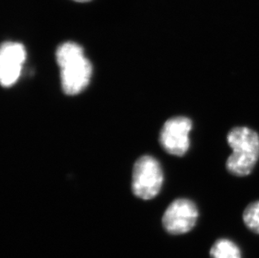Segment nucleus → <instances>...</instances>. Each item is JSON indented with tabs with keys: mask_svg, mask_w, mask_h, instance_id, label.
Returning <instances> with one entry per match:
<instances>
[{
	"mask_svg": "<svg viewBox=\"0 0 259 258\" xmlns=\"http://www.w3.org/2000/svg\"><path fill=\"white\" fill-rule=\"evenodd\" d=\"M93 66L85 56L69 62L61 67V87L66 95H77L90 82Z\"/></svg>",
	"mask_w": 259,
	"mask_h": 258,
	"instance_id": "423d86ee",
	"label": "nucleus"
},
{
	"mask_svg": "<svg viewBox=\"0 0 259 258\" xmlns=\"http://www.w3.org/2000/svg\"><path fill=\"white\" fill-rule=\"evenodd\" d=\"M74 1H76V2L83 3L88 2V1H90V0H74Z\"/></svg>",
	"mask_w": 259,
	"mask_h": 258,
	"instance_id": "9d476101",
	"label": "nucleus"
},
{
	"mask_svg": "<svg viewBox=\"0 0 259 258\" xmlns=\"http://www.w3.org/2000/svg\"><path fill=\"white\" fill-rule=\"evenodd\" d=\"M83 48L75 42H65L57 48L56 57L60 67L77 59L83 57Z\"/></svg>",
	"mask_w": 259,
	"mask_h": 258,
	"instance_id": "0eeeda50",
	"label": "nucleus"
},
{
	"mask_svg": "<svg viewBox=\"0 0 259 258\" xmlns=\"http://www.w3.org/2000/svg\"><path fill=\"white\" fill-rule=\"evenodd\" d=\"M26 59V51L17 42L3 43L0 51V80L3 87L10 88L20 77L23 64Z\"/></svg>",
	"mask_w": 259,
	"mask_h": 258,
	"instance_id": "39448f33",
	"label": "nucleus"
},
{
	"mask_svg": "<svg viewBox=\"0 0 259 258\" xmlns=\"http://www.w3.org/2000/svg\"><path fill=\"white\" fill-rule=\"evenodd\" d=\"M192 121L186 117H172L164 122L159 137L162 148L174 156L185 155L190 148Z\"/></svg>",
	"mask_w": 259,
	"mask_h": 258,
	"instance_id": "20e7f679",
	"label": "nucleus"
},
{
	"mask_svg": "<svg viewBox=\"0 0 259 258\" xmlns=\"http://www.w3.org/2000/svg\"><path fill=\"white\" fill-rule=\"evenodd\" d=\"M227 139L232 154L228 157L226 168L232 176H249L258 161V134L249 127H236L228 133Z\"/></svg>",
	"mask_w": 259,
	"mask_h": 258,
	"instance_id": "f257e3e1",
	"label": "nucleus"
},
{
	"mask_svg": "<svg viewBox=\"0 0 259 258\" xmlns=\"http://www.w3.org/2000/svg\"><path fill=\"white\" fill-rule=\"evenodd\" d=\"M242 217L247 228L254 233L259 234V200L247 205Z\"/></svg>",
	"mask_w": 259,
	"mask_h": 258,
	"instance_id": "1a4fd4ad",
	"label": "nucleus"
},
{
	"mask_svg": "<svg viewBox=\"0 0 259 258\" xmlns=\"http://www.w3.org/2000/svg\"><path fill=\"white\" fill-rule=\"evenodd\" d=\"M196 204L188 199H177L169 205L163 217V226L171 235H183L191 232L198 220Z\"/></svg>",
	"mask_w": 259,
	"mask_h": 258,
	"instance_id": "7ed1b4c3",
	"label": "nucleus"
},
{
	"mask_svg": "<svg viewBox=\"0 0 259 258\" xmlns=\"http://www.w3.org/2000/svg\"><path fill=\"white\" fill-rule=\"evenodd\" d=\"M210 258H242L237 244L229 239H219L210 250Z\"/></svg>",
	"mask_w": 259,
	"mask_h": 258,
	"instance_id": "6e6552de",
	"label": "nucleus"
},
{
	"mask_svg": "<svg viewBox=\"0 0 259 258\" xmlns=\"http://www.w3.org/2000/svg\"><path fill=\"white\" fill-rule=\"evenodd\" d=\"M164 175L159 162L152 156L139 158L133 170L132 190L137 197L151 200L161 190Z\"/></svg>",
	"mask_w": 259,
	"mask_h": 258,
	"instance_id": "f03ea898",
	"label": "nucleus"
}]
</instances>
